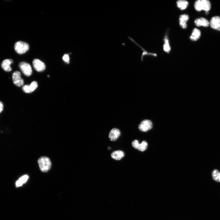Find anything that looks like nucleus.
<instances>
[{
	"label": "nucleus",
	"instance_id": "1",
	"mask_svg": "<svg viewBox=\"0 0 220 220\" xmlns=\"http://www.w3.org/2000/svg\"><path fill=\"white\" fill-rule=\"evenodd\" d=\"M194 7L197 11L203 10L206 12L210 10L211 4L210 2L207 0H198L195 3Z\"/></svg>",
	"mask_w": 220,
	"mask_h": 220
},
{
	"label": "nucleus",
	"instance_id": "2",
	"mask_svg": "<svg viewBox=\"0 0 220 220\" xmlns=\"http://www.w3.org/2000/svg\"><path fill=\"white\" fill-rule=\"evenodd\" d=\"M41 171L44 172H48L51 169V163L50 159L46 157H42L38 161Z\"/></svg>",
	"mask_w": 220,
	"mask_h": 220
},
{
	"label": "nucleus",
	"instance_id": "3",
	"mask_svg": "<svg viewBox=\"0 0 220 220\" xmlns=\"http://www.w3.org/2000/svg\"><path fill=\"white\" fill-rule=\"evenodd\" d=\"M29 46L25 42L19 41L16 42L15 45V49L16 52L19 54H23L28 51Z\"/></svg>",
	"mask_w": 220,
	"mask_h": 220
},
{
	"label": "nucleus",
	"instance_id": "4",
	"mask_svg": "<svg viewBox=\"0 0 220 220\" xmlns=\"http://www.w3.org/2000/svg\"><path fill=\"white\" fill-rule=\"evenodd\" d=\"M19 67L22 71L26 76H30L32 75V69L29 63L25 62H21L20 63Z\"/></svg>",
	"mask_w": 220,
	"mask_h": 220
},
{
	"label": "nucleus",
	"instance_id": "5",
	"mask_svg": "<svg viewBox=\"0 0 220 220\" xmlns=\"http://www.w3.org/2000/svg\"><path fill=\"white\" fill-rule=\"evenodd\" d=\"M12 79L14 83L17 86L20 87L24 85V80L21 77V73L19 71H16L13 73Z\"/></svg>",
	"mask_w": 220,
	"mask_h": 220
},
{
	"label": "nucleus",
	"instance_id": "6",
	"mask_svg": "<svg viewBox=\"0 0 220 220\" xmlns=\"http://www.w3.org/2000/svg\"><path fill=\"white\" fill-rule=\"evenodd\" d=\"M153 127L151 122L149 120H144L142 121L139 126V128L140 131L143 132H147L151 130Z\"/></svg>",
	"mask_w": 220,
	"mask_h": 220
},
{
	"label": "nucleus",
	"instance_id": "7",
	"mask_svg": "<svg viewBox=\"0 0 220 220\" xmlns=\"http://www.w3.org/2000/svg\"><path fill=\"white\" fill-rule=\"evenodd\" d=\"M132 145L135 148L141 151H144L147 148L148 144L145 141H143L141 144H139V141L137 140L132 142Z\"/></svg>",
	"mask_w": 220,
	"mask_h": 220
},
{
	"label": "nucleus",
	"instance_id": "8",
	"mask_svg": "<svg viewBox=\"0 0 220 220\" xmlns=\"http://www.w3.org/2000/svg\"><path fill=\"white\" fill-rule=\"evenodd\" d=\"M33 66L35 70L38 72L44 71L46 68L44 63L39 59H34L33 61Z\"/></svg>",
	"mask_w": 220,
	"mask_h": 220
},
{
	"label": "nucleus",
	"instance_id": "9",
	"mask_svg": "<svg viewBox=\"0 0 220 220\" xmlns=\"http://www.w3.org/2000/svg\"><path fill=\"white\" fill-rule=\"evenodd\" d=\"M209 23L211 28L220 31V17L218 16L213 17Z\"/></svg>",
	"mask_w": 220,
	"mask_h": 220
},
{
	"label": "nucleus",
	"instance_id": "10",
	"mask_svg": "<svg viewBox=\"0 0 220 220\" xmlns=\"http://www.w3.org/2000/svg\"><path fill=\"white\" fill-rule=\"evenodd\" d=\"M38 87V84L36 81L32 82L29 85L24 86L22 88L23 91L26 93H30L35 90Z\"/></svg>",
	"mask_w": 220,
	"mask_h": 220
},
{
	"label": "nucleus",
	"instance_id": "11",
	"mask_svg": "<svg viewBox=\"0 0 220 220\" xmlns=\"http://www.w3.org/2000/svg\"><path fill=\"white\" fill-rule=\"evenodd\" d=\"M120 134L121 132L119 129L114 128L110 132L109 138L112 141H115L119 138Z\"/></svg>",
	"mask_w": 220,
	"mask_h": 220
},
{
	"label": "nucleus",
	"instance_id": "12",
	"mask_svg": "<svg viewBox=\"0 0 220 220\" xmlns=\"http://www.w3.org/2000/svg\"><path fill=\"white\" fill-rule=\"evenodd\" d=\"M194 23L197 27H207L209 26L210 23L206 19L203 18H200L196 19Z\"/></svg>",
	"mask_w": 220,
	"mask_h": 220
},
{
	"label": "nucleus",
	"instance_id": "13",
	"mask_svg": "<svg viewBox=\"0 0 220 220\" xmlns=\"http://www.w3.org/2000/svg\"><path fill=\"white\" fill-rule=\"evenodd\" d=\"M189 20V16L187 14L181 15L179 17V24L180 27L185 29L187 28V22Z\"/></svg>",
	"mask_w": 220,
	"mask_h": 220
},
{
	"label": "nucleus",
	"instance_id": "14",
	"mask_svg": "<svg viewBox=\"0 0 220 220\" xmlns=\"http://www.w3.org/2000/svg\"><path fill=\"white\" fill-rule=\"evenodd\" d=\"M13 63L12 59H6L2 62L1 66L3 69L7 72H10L12 70L11 65Z\"/></svg>",
	"mask_w": 220,
	"mask_h": 220
},
{
	"label": "nucleus",
	"instance_id": "15",
	"mask_svg": "<svg viewBox=\"0 0 220 220\" xmlns=\"http://www.w3.org/2000/svg\"><path fill=\"white\" fill-rule=\"evenodd\" d=\"M201 35L200 31L197 29H194L191 36L190 37V40L192 41H196L200 38Z\"/></svg>",
	"mask_w": 220,
	"mask_h": 220
},
{
	"label": "nucleus",
	"instance_id": "16",
	"mask_svg": "<svg viewBox=\"0 0 220 220\" xmlns=\"http://www.w3.org/2000/svg\"><path fill=\"white\" fill-rule=\"evenodd\" d=\"M124 156L125 153L122 151H115L111 154L112 158L117 160H119L121 159Z\"/></svg>",
	"mask_w": 220,
	"mask_h": 220
},
{
	"label": "nucleus",
	"instance_id": "17",
	"mask_svg": "<svg viewBox=\"0 0 220 220\" xmlns=\"http://www.w3.org/2000/svg\"><path fill=\"white\" fill-rule=\"evenodd\" d=\"M177 7L180 10H183L186 9L189 3L185 0H180L176 2Z\"/></svg>",
	"mask_w": 220,
	"mask_h": 220
},
{
	"label": "nucleus",
	"instance_id": "18",
	"mask_svg": "<svg viewBox=\"0 0 220 220\" xmlns=\"http://www.w3.org/2000/svg\"><path fill=\"white\" fill-rule=\"evenodd\" d=\"M29 178V176L27 175H25L21 177L16 183V186L19 187L22 186L23 184L25 183Z\"/></svg>",
	"mask_w": 220,
	"mask_h": 220
},
{
	"label": "nucleus",
	"instance_id": "19",
	"mask_svg": "<svg viewBox=\"0 0 220 220\" xmlns=\"http://www.w3.org/2000/svg\"><path fill=\"white\" fill-rule=\"evenodd\" d=\"M213 179L215 181L220 182V172L217 169H214L212 172Z\"/></svg>",
	"mask_w": 220,
	"mask_h": 220
},
{
	"label": "nucleus",
	"instance_id": "20",
	"mask_svg": "<svg viewBox=\"0 0 220 220\" xmlns=\"http://www.w3.org/2000/svg\"><path fill=\"white\" fill-rule=\"evenodd\" d=\"M165 43L163 48L165 51L169 53L171 50V48L169 45V41L167 37L164 40Z\"/></svg>",
	"mask_w": 220,
	"mask_h": 220
},
{
	"label": "nucleus",
	"instance_id": "21",
	"mask_svg": "<svg viewBox=\"0 0 220 220\" xmlns=\"http://www.w3.org/2000/svg\"><path fill=\"white\" fill-rule=\"evenodd\" d=\"M62 59L65 62L67 63H69V58L68 54H65L64 55Z\"/></svg>",
	"mask_w": 220,
	"mask_h": 220
},
{
	"label": "nucleus",
	"instance_id": "22",
	"mask_svg": "<svg viewBox=\"0 0 220 220\" xmlns=\"http://www.w3.org/2000/svg\"><path fill=\"white\" fill-rule=\"evenodd\" d=\"M3 105L2 102L0 101V113H1L3 110Z\"/></svg>",
	"mask_w": 220,
	"mask_h": 220
}]
</instances>
